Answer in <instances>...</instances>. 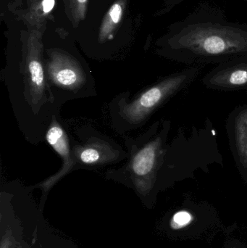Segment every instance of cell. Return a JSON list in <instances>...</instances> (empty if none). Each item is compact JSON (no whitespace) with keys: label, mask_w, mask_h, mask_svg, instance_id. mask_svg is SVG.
Segmentation results:
<instances>
[{"label":"cell","mask_w":247,"mask_h":248,"mask_svg":"<svg viewBox=\"0 0 247 248\" xmlns=\"http://www.w3.org/2000/svg\"><path fill=\"white\" fill-rule=\"evenodd\" d=\"M126 0H117L110 7L103 19L99 31V42L104 43L113 38V31L121 21Z\"/></svg>","instance_id":"cell-10"},{"label":"cell","mask_w":247,"mask_h":248,"mask_svg":"<svg viewBox=\"0 0 247 248\" xmlns=\"http://www.w3.org/2000/svg\"><path fill=\"white\" fill-rule=\"evenodd\" d=\"M200 74V67H191L161 78L131 100L129 92L116 96L109 105L113 128L120 134L140 128L158 108L195 81Z\"/></svg>","instance_id":"cell-2"},{"label":"cell","mask_w":247,"mask_h":248,"mask_svg":"<svg viewBox=\"0 0 247 248\" xmlns=\"http://www.w3.org/2000/svg\"><path fill=\"white\" fill-rule=\"evenodd\" d=\"M78 141L71 136V151L74 170L96 169L120 163L128 157V152L112 139L91 127L76 130Z\"/></svg>","instance_id":"cell-5"},{"label":"cell","mask_w":247,"mask_h":248,"mask_svg":"<svg viewBox=\"0 0 247 248\" xmlns=\"http://www.w3.org/2000/svg\"><path fill=\"white\" fill-rule=\"evenodd\" d=\"M167 46V57L181 63L220 64L247 55V31L218 23H192L172 36Z\"/></svg>","instance_id":"cell-1"},{"label":"cell","mask_w":247,"mask_h":248,"mask_svg":"<svg viewBox=\"0 0 247 248\" xmlns=\"http://www.w3.org/2000/svg\"><path fill=\"white\" fill-rule=\"evenodd\" d=\"M226 128L236 166L247 182V106H240L232 112Z\"/></svg>","instance_id":"cell-8"},{"label":"cell","mask_w":247,"mask_h":248,"mask_svg":"<svg viewBox=\"0 0 247 248\" xmlns=\"http://www.w3.org/2000/svg\"><path fill=\"white\" fill-rule=\"evenodd\" d=\"M192 221V217L187 211H180L173 217L171 227L175 230L182 228L189 224Z\"/></svg>","instance_id":"cell-12"},{"label":"cell","mask_w":247,"mask_h":248,"mask_svg":"<svg viewBox=\"0 0 247 248\" xmlns=\"http://www.w3.org/2000/svg\"><path fill=\"white\" fill-rule=\"evenodd\" d=\"M44 55L51 91L59 107L77 99L95 96V82L88 65L61 49H48Z\"/></svg>","instance_id":"cell-4"},{"label":"cell","mask_w":247,"mask_h":248,"mask_svg":"<svg viewBox=\"0 0 247 248\" xmlns=\"http://www.w3.org/2000/svg\"><path fill=\"white\" fill-rule=\"evenodd\" d=\"M56 0H29L23 20L31 30H42L55 8Z\"/></svg>","instance_id":"cell-9"},{"label":"cell","mask_w":247,"mask_h":248,"mask_svg":"<svg viewBox=\"0 0 247 248\" xmlns=\"http://www.w3.org/2000/svg\"><path fill=\"white\" fill-rule=\"evenodd\" d=\"M171 127L170 121L157 122L136 138L125 137L127 162L119 169L107 171L106 176L131 184L141 195L150 193L158 184Z\"/></svg>","instance_id":"cell-3"},{"label":"cell","mask_w":247,"mask_h":248,"mask_svg":"<svg viewBox=\"0 0 247 248\" xmlns=\"http://www.w3.org/2000/svg\"><path fill=\"white\" fill-rule=\"evenodd\" d=\"M44 138L62 160V167L59 171L39 185L46 192L58 181L74 170V166L71 151V135L68 134L66 125L60 122L59 115L54 116L51 121Z\"/></svg>","instance_id":"cell-7"},{"label":"cell","mask_w":247,"mask_h":248,"mask_svg":"<svg viewBox=\"0 0 247 248\" xmlns=\"http://www.w3.org/2000/svg\"><path fill=\"white\" fill-rule=\"evenodd\" d=\"M202 83L206 88L217 91L247 90V55L218 64L203 77Z\"/></svg>","instance_id":"cell-6"},{"label":"cell","mask_w":247,"mask_h":248,"mask_svg":"<svg viewBox=\"0 0 247 248\" xmlns=\"http://www.w3.org/2000/svg\"><path fill=\"white\" fill-rule=\"evenodd\" d=\"M70 10L75 21H81L86 17L88 0H69Z\"/></svg>","instance_id":"cell-11"}]
</instances>
